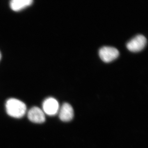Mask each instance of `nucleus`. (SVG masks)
I'll use <instances>...</instances> for the list:
<instances>
[{
  "label": "nucleus",
  "mask_w": 148,
  "mask_h": 148,
  "mask_svg": "<svg viewBox=\"0 0 148 148\" xmlns=\"http://www.w3.org/2000/svg\"><path fill=\"white\" fill-rule=\"evenodd\" d=\"M147 42L145 37L143 35H139L130 40L126 44V47L131 52H139L145 47Z\"/></svg>",
  "instance_id": "nucleus-2"
},
{
  "label": "nucleus",
  "mask_w": 148,
  "mask_h": 148,
  "mask_svg": "<svg viewBox=\"0 0 148 148\" xmlns=\"http://www.w3.org/2000/svg\"><path fill=\"white\" fill-rule=\"evenodd\" d=\"M59 117L62 121L69 122L73 119L74 116V110L70 104L65 103L59 109Z\"/></svg>",
  "instance_id": "nucleus-6"
},
{
  "label": "nucleus",
  "mask_w": 148,
  "mask_h": 148,
  "mask_svg": "<svg viewBox=\"0 0 148 148\" xmlns=\"http://www.w3.org/2000/svg\"><path fill=\"white\" fill-rule=\"evenodd\" d=\"M119 51L115 48L111 47H103L100 49L99 55L101 60L106 63L113 61L119 56Z\"/></svg>",
  "instance_id": "nucleus-3"
},
{
  "label": "nucleus",
  "mask_w": 148,
  "mask_h": 148,
  "mask_svg": "<svg viewBox=\"0 0 148 148\" xmlns=\"http://www.w3.org/2000/svg\"><path fill=\"white\" fill-rule=\"evenodd\" d=\"M5 108L9 115L15 118H21L27 112L25 103L15 98L8 99L6 103Z\"/></svg>",
  "instance_id": "nucleus-1"
},
{
  "label": "nucleus",
  "mask_w": 148,
  "mask_h": 148,
  "mask_svg": "<svg viewBox=\"0 0 148 148\" xmlns=\"http://www.w3.org/2000/svg\"><path fill=\"white\" fill-rule=\"evenodd\" d=\"M33 2V0H11L10 8L14 11H19L31 5Z\"/></svg>",
  "instance_id": "nucleus-7"
},
{
  "label": "nucleus",
  "mask_w": 148,
  "mask_h": 148,
  "mask_svg": "<svg viewBox=\"0 0 148 148\" xmlns=\"http://www.w3.org/2000/svg\"><path fill=\"white\" fill-rule=\"evenodd\" d=\"M1 52H0V60H1Z\"/></svg>",
  "instance_id": "nucleus-8"
},
{
  "label": "nucleus",
  "mask_w": 148,
  "mask_h": 148,
  "mask_svg": "<svg viewBox=\"0 0 148 148\" xmlns=\"http://www.w3.org/2000/svg\"><path fill=\"white\" fill-rule=\"evenodd\" d=\"M42 109L45 114L49 116H54L59 111V104L55 98L49 97L46 99L44 101Z\"/></svg>",
  "instance_id": "nucleus-4"
},
{
  "label": "nucleus",
  "mask_w": 148,
  "mask_h": 148,
  "mask_svg": "<svg viewBox=\"0 0 148 148\" xmlns=\"http://www.w3.org/2000/svg\"><path fill=\"white\" fill-rule=\"evenodd\" d=\"M30 121L36 123H42L45 121V114L42 110L37 107L32 108L28 112Z\"/></svg>",
  "instance_id": "nucleus-5"
}]
</instances>
